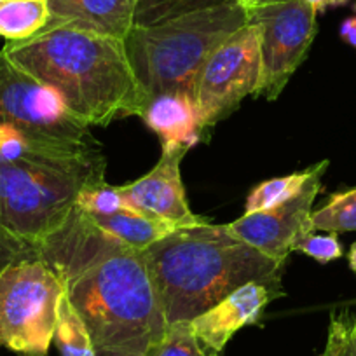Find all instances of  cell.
Masks as SVG:
<instances>
[{
  "instance_id": "cell-21",
  "label": "cell",
  "mask_w": 356,
  "mask_h": 356,
  "mask_svg": "<svg viewBox=\"0 0 356 356\" xmlns=\"http://www.w3.org/2000/svg\"><path fill=\"white\" fill-rule=\"evenodd\" d=\"M194 334L191 321H177L168 325L164 337L149 353V356H215Z\"/></svg>"
},
{
  "instance_id": "cell-8",
  "label": "cell",
  "mask_w": 356,
  "mask_h": 356,
  "mask_svg": "<svg viewBox=\"0 0 356 356\" xmlns=\"http://www.w3.org/2000/svg\"><path fill=\"white\" fill-rule=\"evenodd\" d=\"M318 13L302 0H275L250 9L260 33V79L253 97L278 100L309 53Z\"/></svg>"
},
{
  "instance_id": "cell-25",
  "label": "cell",
  "mask_w": 356,
  "mask_h": 356,
  "mask_svg": "<svg viewBox=\"0 0 356 356\" xmlns=\"http://www.w3.org/2000/svg\"><path fill=\"white\" fill-rule=\"evenodd\" d=\"M35 246L29 245V243L22 241V239L8 234V232L0 231V273L16 260L23 259V257L35 255Z\"/></svg>"
},
{
  "instance_id": "cell-18",
  "label": "cell",
  "mask_w": 356,
  "mask_h": 356,
  "mask_svg": "<svg viewBox=\"0 0 356 356\" xmlns=\"http://www.w3.org/2000/svg\"><path fill=\"white\" fill-rule=\"evenodd\" d=\"M54 342H56L61 356H97L88 328H86L81 314L72 306L65 290L60 299V306H58Z\"/></svg>"
},
{
  "instance_id": "cell-29",
  "label": "cell",
  "mask_w": 356,
  "mask_h": 356,
  "mask_svg": "<svg viewBox=\"0 0 356 356\" xmlns=\"http://www.w3.org/2000/svg\"><path fill=\"white\" fill-rule=\"evenodd\" d=\"M239 2H241V4H245V0H239Z\"/></svg>"
},
{
  "instance_id": "cell-23",
  "label": "cell",
  "mask_w": 356,
  "mask_h": 356,
  "mask_svg": "<svg viewBox=\"0 0 356 356\" xmlns=\"http://www.w3.org/2000/svg\"><path fill=\"white\" fill-rule=\"evenodd\" d=\"M293 252H300L311 259L318 260V262L327 264L341 259L342 245L335 232H323L321 234L320 231H309L299 236V239L293 245Z\"/></svg>"
},
{
  "instance_id": "cell-9",
  "label": "cell",
  "mask_w": 356,
  "mask_h": 356,
  "mask_svg": "<svg viewBox=\"0 0 356 356\" xmlns=\"http://www.w3.org/2000/svg\"><path fill=\"white\" fill-rule=\"evenodd\" d=\"M260 79V33L255 23L232 33L201 67L194 88V102L203 129L213 128L255 95Z\"/></svg>"
},
{
  "instance_id": "cell-16",
  "label": "cell",
  "mask_w": 356,
  "mask_h": 356,
  "mask_svg": "<svg viewBox=\"0 0 356 356\" xmlns=\"http://www.w3.org/2000/svg\"><path fill=\"white\" fill-rule=\"evenodd\" d=\"M327 168L328 161H320V163L313 164V166L306 168L302 171L285 175V177L271 178V180L259 184L246 197L245 213H257V211H266L282 207L286 201L299 196L309 186L311 180H314L316 177H323Z\"/></svg>"
},
{
  "instance_id": "cell-3",
  "label": "cell",
  "mask_w": 356,
  "mask_h": 356,
  "mask_svg": "<svg viewBox=\"0 0 356 356\" xmlns=\"http://www.w3.org/2000/svg\"><path fill=\"white\" fill-rule=\"evenodd\" d=\"M142 253L168 325L194 320L250 282L282 285L286 264L211 222L178 229Z\"/></svg>"
},
{
  "instance_id": "cell-31",
  "label": "cell",
  "mask_w": 356,
  "mask_h": 356,
  "mask_svg": "<svg viewBox=\"0 0 356 356\" xmlns=\"http://www.w3.org/2000/svg\"><path fill=\"white\" fill-rule=\"evenodd\" d=\"M0 2H4V0H0Z\"/></svg>"
},
{
  "instance_id": "cell-24",
  "label": "cell",
  "mask_w": 356,
  "mask_h": 356,
  "mask_svg": "<svg viewBox=\"0 0 356 356\" xmlns=\"http://www.w3.org/2000/svg\"><path fill=\"white\" fill-rule=\"evenodd\" d=\"M318 356H356V327L348 314L330 318L327 344Z\"/></svg>"
},
{
  "instance_id": "cell-17",
  "label": "cell",
  "mask_w": 356,
  "mask_h": 356,
  "mask_svg": "<svg viewBox=\"0 0 356 356\" xmlns=\"http://www.w3.org/2000/svg\"><path fill=\"white\" fill-rule=\"evenodd\" d=\"M49 22L47 0H4L0 2V37L18 42L39 33Z\"/></svg>"
},
{
  "instance_id": "cell-10",
  "label": "cell",
  "mask_w": 356,
  "mask_h": 356,
  "mask_svg": "<svg viewBox=\"0 0 356 356\" xmlns=\"http://www.w3.org/2000/svg\"><path fill=\"white\" fill-rule=\"evenodd\" d=\"M321 178L323 177L311 180L309 186L299 196L286 201L282 207L257 213H245L238 220L225 224V229L234 238L253 246L264 255L289 260L299 236L313 231L309 220L314 200L321 191Z\"/></svg>"
},
{
  "instance_id": "cell-1",
  "label": "cell",
  "mask_w": 356,
  "mask_h": 356,
  "mask_svg": "<svg viewBox=\"0 0 356 356\" xmlns=\"http://www.w3.org/2000/svg\"><path fill=\"white\" fill-rule=\"evenodd\" d=\"M84 321L97 356H149L168 328L143 253L75 204L35 246Z\"/></svg>"
},
{
  "instance_id": "cell-28",
  "label": "cell",
  "mask_w": 356,
  "mask_h": 356,
  "mask_svg": "<svg viewBox=\"0 0 356 356\" xmlns=\"http://www.w3.org/2000/svg\"><path fill=\"white\" fill-rule=\"evenodd\" d=\"M348 260H349V267H351L353 273H355V275H356V243H353L351 250H349Z\"/></svg>"
},
{
  "instance_id": "cell-19",
  "label": "cell",
  "mask_w": 356,
  "mask_h": 356,
  "mask_svg": "<svg viewBox=\"0 0 356 356\" xmlns=\"http://www.w3.org/2000/svg\"><path fill=\"white\" fill-rule=\"evenodd\" d=\"M309 222L311 229L320 232L356 231V187L330 194L320 208L313 210Z\"/></svg>"
},
{
  "instance_id": "cell-26",
  "label": "cell",
  "mask_w": 356,
  "mask_h": 356,
  "mask_svg": "<svg viewBox=\"0 0 356 356\" xmlns=\"http://www.w3.org/2000/svg\"><path fill=\"white\" fill-rule=\"evenodd\" d=\"M341 39L349 46L356 47V16L344 19L341 25Z\"/></svg>"
},
{
  "instance_id": "cell-22",
  "label": "cell",
  "mask_w": 356,
  "mask_h": 356,
  "mask_svg": "<svg viewBox=\"0 0 356 356\" xmlns=\"http://www.w3.org/2000/svg\"><path fill=\"white\" fill-rule=\"evenodd\" d=\"M75 204L86 213L102 215V217L121 213V211H136L126 201L124 194L121 193V187L111 186V184H107V180L86 186L79 193Z\"/></svg>"
},
{
  "instance_id": "cell-11",
  "label": "cell",
  "mask_w": 356,
  "mask_h": 356,
  "mask_svg": "<svg viewBox=\"0 0 356 356\" xmlns=\"http://www.w3.org/2000/svg\"><path fill=\"white\" fill-rule=\"evenodd\" d=\"M189 147L177 142L163 143V154L156 166L131 184L121 186V193L133 210L184 225H203L210 218L193 213L186 197L180 164Z\"/></svg>"
},
{
  "instance_id": "cell-2",
  "label": "cell",
  "mask_w": 356,
  "mask_h": 356,
  "mask_svg": "<svg viewBox=\"0 0 356 356\" xmlns=\"http://www.w3.org/2000/svg\"><path fill=\"white\" fill-rule=\"evenodd\" d=\"M2 53L26 74L53 88L86 126L111 124L142 114L145 98L126 54L124 40L68 26H49Z\"/></svg>"
},
{
  "instance_id": "cell-7",
  "label": "cell",
  "mask_w": 356,
  "mask_h": 356,
  "mask_svg": "<svg viewBox=\"0 0 356 356\" xmlns=\"http://www.w3.org/2000/svg\"><path fill=\"white\" fill-rule=\"evenodd\" d=\"M0 124L39 142L74 150H98L89 128L67 108L60 95L13 63L0 51Z\"/></svg>"
},
{
  "instance_id": "cell-5",
  "label": "cell",
  "mask_w": 356,
  "mask_h": 356,
  "mask_svg": "<svg viewBox=\"0 0 356 356\" xmlns=\"http://www.w3.org/2000/svg\"><path fill=\"white\" fill-rule=\"evenodd\" d=\"M246 23L250 9L234 2L157 25L133 26L124 47L145 104L163 93H186L194 98L201 67Z\"/></svg>"
},
{
  "instance_id": "cell-15",
  "label": "cell",
  "mask_w": 356,
  "mask_h": 356,
  "mask_svg": "<svg viewBox=\"0 0 356 356\" xmlns=\"http://www.w3.org/2000/svg\"><path fill=\"white\" fill-rule=\"evenodd\" d=\"M89 215V213H88ZM102 229L118 238L124 245L135 250H145L159 239L173 234L182 227H189L180 222L166 220V218L152 217V215L140 213V211H121L114 215H89Z\"/></svg>"
},
{
  "instance_id": "cell-30",
  "label": "cell",
  "mask_w": 356,
  "mask_h": 356,
  "mask_svg": "<svg viewBox=\"0 0 356 356\" xmlns=\"http://www.w3.org/2000/svg\"><path fill=\"white\" fill-rule=\"evenodd\" d=\"M355 327H356V320H355Z\"/></svg>"
},
{
  "instance_id": "cell-20",
  "label": "cell",
  "mask_w": 356,
  "mask_h": 356,
  "mask_svg": "<svg viewBox=\"0 0 356 356\" xmlns=\"http://www.w3.org/2000/svg\"><path fill=\"white\" fill-rule=\"evenodd\" d=\"M239 0H138L135 11V26H150L168 19L234 4Z\"/></svg>"
},
{
  "instance_id": "cell-6",
  "label": "cell",
  "mask_w": 356,
  "mask_h": 356,
  "mask_svg": "<svg viewBox=\"0 0 356 356\" xmlns=\"http://www.w3.org/2000/svg\"><path fill=\"white\" fill-rule=\"evenodd\" d=\"M63 285L39 255L0 273V346L18 356H47Z\"/></svg>"
},
{
  "instance_id": "cell-14",
  "label": "cell",
  "mask_w": 356,
  "mask_h": 356,
  "mask_svg": "<svg viewBox=\"0 0 356 356\" xmlns=\"http://www.w3.org/2000/svg\"><path fill=\"white\" fill-rule=\"evenodd\" d=\"M161 142H177L193 149L203 138V126L194 98L186 93H163L147 100L138 115Z\"/></svg>"
},
{
  "instance_id": "cell-12",
  "label": "cell",
  "mask_w": 356,
  "mask_h": 356,
  "mask_svg": "<svg viewBox=\"0 0 356 356\" xmlns=\"http://www.w3.org/2000/svg\"><path fill=\"white\" fill-rule=\"evenodd\" d=\"M282 296V285L250 282L191 320V325L197 339L210 351L220 355L236 332L246 325L257 323L269 302Z\"/></svg>"
},
{
  "instance_id": "cell-4",
  "label": "cell",
  "mask_w": 356,
  "mask_h": 356,
  "mask_svg": "<svg viewBox=\"0 0 356 356\" xmlns=\"http://www.w3.org/2000/svg\"><path fill=\"white\" fill-rule=\"evenodd\" d=\"M102 150L37 147L0 157V231L37 246L60 229L89 184L104 182Z\"/></svg>"
},
{
  "instance_id": "cell-27",
  "label": "cell",
  "mask_w": 356,
  "mask_h": 356,
  "mask_svg": "<svg viewBox=\"0 0 356 356\" xmlns=\"http://www.w3.org/2000/svg\"><path fill=\"white\" fill-rule=\"evenodd\" d=\"M302 2L309 4L316 13L325 11V9H328V8H339V6H346V4H349V2H353V4H355V9H356V0H302Z\"/></svg>"
},
{
  "instance_id": "cell-33",
  "label": "cell",
  "mask_w": 356,
  "mask_h": 356,
  "mask_svg": "<svg viewBox=\"0 0 356 356\" xmlns=\"http://www.w3.org/2000/svg\"><path fill=\"white\" fill-rule=\"evenodd\" d=\"M273 2H275V0H273Z\"/></svg>"
},
{
  "instance_id": "cell-13",
  "label": "cell",
  "mask_w": 356,
  "mask_h": 356,
  "mask_svg": "<svg viewBox=\"0 0 356 356\" xmlns=\"http://www.w3.org/2000/svg\"><path fill=\"white\" fill-rule=\"evenodd\" d=\"M138 0H47L49 26H68L124 40L135 26Z\"/></svg>"
},
{
  "instance_id": "cell-32",
  "label": "cell",
  "mask_w": 356,
  "mask_h": 356,
  "mask_svg": "<svg viewBox=\"0 0 356 356\" xmlns=\"http://www.w3.org/2000/svg\"><path fill=\"white\" fill-rule=\"evenodd\" d=\"M215 356H220V355H215Z\"/></svg>"
}]
</instances>
